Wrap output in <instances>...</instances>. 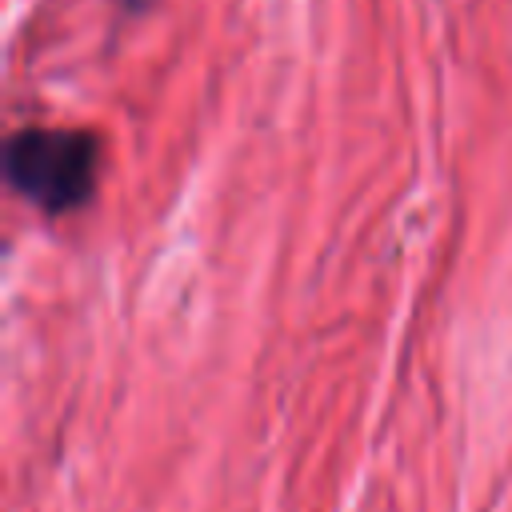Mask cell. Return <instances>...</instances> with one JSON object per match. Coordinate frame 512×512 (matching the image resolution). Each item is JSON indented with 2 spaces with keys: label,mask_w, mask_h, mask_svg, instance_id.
Segmentation results:
<instances>
[{
  "label": "cell",
  "mask_w": 512,
  "mask_h": 512,
  "mask_svg": "<svg viewBox=\"0 0 512 512\" xmlns=\"http://www.w3.org/2000/svg\"><path fill=\"white\" fill-rule=\"evenodd\" d=\"M4 176L44 216L80 212L100 184V140L84 128H20L4 144Z\"/></svg>",
  "instance_id": "6da1fadb"
}]
</instances>
